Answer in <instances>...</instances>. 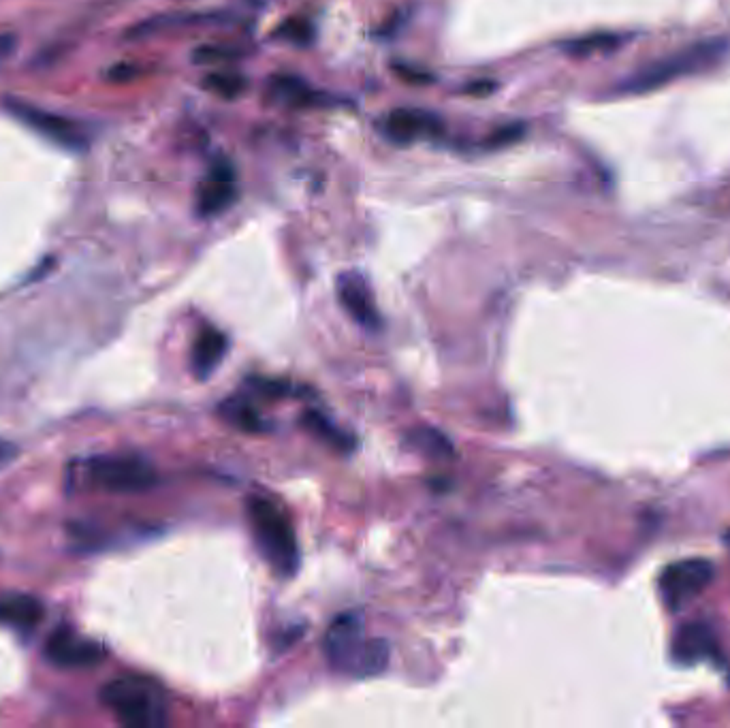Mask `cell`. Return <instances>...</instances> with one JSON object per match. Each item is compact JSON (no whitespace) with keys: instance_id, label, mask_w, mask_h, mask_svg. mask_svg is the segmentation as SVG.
Wrapping results in <instances>:
<instances>
[{"instance_id":"cell-1","label":"cell","mask_w":730,"mask_h":728,"mask_svg":"<svg viewBox=\"0 0 730 728\" xmlns=\"http://www.w3.org/2000/svg\"><path fill=\"white\" fill-rule=\"evenodd\" d=\"M323 650L333 669L357 679L380 675L389 667L391 658L389 643L365 637L361 617L355 613H342L331 622Z\"/></svg>"},{"instance_id":"cell-2","label":"cell","mask_w":730,"mask_h":728,"mask_svg":"<svg viewBox=\"0 0 730 728\" xmlns=\"http://www.w3.org/2000/svg\"><path fill=\"white\" fill-rule=\"evenodd\" d=\"M248 517L257 547L269 566L284 577L295 575L299 568L297 536L280 506L263 496H252L248 500Z\"/></svg>"},{"instance_id":"cell-3","label":"cell","mask_w":730,"mask_h":728,"mask_svg":"<svg viewBox=\"0 0 730 728\" xmlns=\"http://www.w3.org/2000/svg\"><path fill=\"white\" fill-rule=\"evenodd\" d=\"M101 699L120 722L133 728H161L169 718L165 694L146 677L111 679L103 686Z\"/></svg>"},{"instance_id":"cell-4","label":"cell","mask_w":730,"mask_h":728,"mask_svg":"<svg viewBox=\"0 0 730 728\" xmlns=\"http://www.w3.org/2000/svg\"><path fill=\"white\" fill-rule=\"evenodd\" d=\"M88 477L107 492H146L156 483V470L137 455H101L88 462Z\"/></svg>"},{"instance_id":"cell-5","label":"cell","mask_w":730,"mask_h":728,"mask_svg":"<svg viewBox=\"0 0 730 728\" xmlns=\"http://www.w3.org/2000/svg\"><path fill=\"white\" fill-rule=\"evenodd\" d=\"M724 50H726V43H720V41H707L701 45H694L686 52H679L677 56L664 58V60L656 62V65L639 71L624 84V90L626 92L654 90L662 84L673 82V79H677L681 75H688L698 69L709 67L713 60L724 54Z\"/></svg>"},{"instance_id":"cell-6","label":"cell","mask_w":730,"mask_h":728,"mask_svg":"<svg viewBox=\"0 0 730 728\" xmlns=\"http://www.w3.org/2000/svg\"><path fill=\"white\" fill-rule=\"evenodd\" d=\"M5 107L13 118H18L24 126H28L30 131H35L43 139L52 141L54 146H58L62 150H69V152L88 150V135L82 126L75 124L73 120L62 118L52 112H45V109L35 107V105L13 101V99H7Z\"/></svg>"},{"instance_id":"cell-7","label":"cell","mask_w":730,"mask_h":728,"mask_svg":"<svg viewBox=\"0 0 730 728\" xmlns=\"http://www.w3.org/2000/svg\"><path fill=\"white\" fill-rule=\"evenodd\" d=\"M716 577V566L703 558L673 562L660 575V594L671 611L684 609Z\"/></svg>"},{"instance_id":"cell-8","label":"cell","mask_w":730,"mask_h":728,"mask_svg":"<svg viewBox=\"0 0 730 728\" xmlns=\"http://www.w3.org/2000/svg\"><path fill=\"white\" fill-rule=\"evenodd\" d=\"M340 306L363 329H380V312L370 282L359 272H344L336 282Z\"/></svg>"},{"instance_id":"cell-9","label":"cell","mask_w":730,"mask_h":728,"mask_svg":"<svg viewBox=\"0 0 730 728\" xmlns=\"http://www.w3.org/2000/svg\"><path fill=\"white\" fill-rule=\"evenodd\" d=\"M47 658L62 669H86L99 664L103 647L69 628H60L47 641Z\"/></svg>"},{"instance_id":"cell-10","label":"cell","mask_w":730,"mask_h":728,"mask_svg":"<svg viewBox=\"0 0 730 728\" xmlns=\"http://www.w3.org/2000/svg\"><path fill=\"white\" fill-rule=\"evenodd\" d=\"M235 201V173L225 161H218L199 184L197 214L203 218L218 216Z\"/></svg>"},{"instance_id":"cell-11","label":"cell","mask_w":730,"mask_h":728,"mask_svg":"<svg viewBox=\"0 0 730 728\" xmlns=\"http://www.w3.org/2000/svg\"><path fill=\"white\" fill-rule=\"evenodd\" d=\"M673 658L681 664L703 662L707 658H718V641L707 624L694 622L679 628L673 639Z\"/></svg>"},{"instance_id":"cell-12","label":"cell","mask_w":730,"mask_h":728,"mask_svg":"<svg viewBox=\"0 0 730 728\" xmlns=\"http://www.w3.org/2000/svg\"><path fill=\"white\" fill-rule=\"evenodd\" d=\"M438 126V120L421 109H395L385 120V133L393 141L408 144V141L434 133Z\"/></svg>"},{"instance_id":"cell-13","label":"cell","mask_w":730,"mask_h":728,"mask_svg":"<svg viewBox=\"0 0 730 728\" xmlns=\"http://www.w3.org/2000/svg\"><path fill=\"white\" fill-rule=\"evenodd\" d=\"M227 348V334H222L216 327L201 329L193 346V372L197 378H208L218 368V363L225 359Z\"/></svg>"},{"instance_id":"cell-14","label":"cell","mask_w":730,"mask_h":728,"mask_svg":"<svg viewBox=\"0 0 730 728\" xmlns=\"http://www.w3.org/2000/svg\"><path fill=\"white\" fill-rule=\"evenodd\" d=\"M43 617V605L35 596L9 594L0 598V624L18 630L35 628Z\"/></svg>"},{"instance_id":"cell-15","label":"cell","mask_w":730,"mask_h":728,"mask_svg":"<svg viewBox=\"0 0 730 728\" xmlns=\"http://www.w3.org/2000/svg\"><path fill=\"white\" fill-rule=\"evenodd\" d=\"M222 413H225L227 421L240 427L244 432H261L263 430V419L257 413V408L244 402V400H227L222 402Z\"/></svg>"},{"instance_id":"cell-16","label":"cell","mask_w":730,"mask_h":728,"mask_svg":"<svg viewBox=\"0 0 730 728\" xmlns=\"http://www.w3.org/2000/svg\"><path fill=\"white\" fill-rule=\"evenodd\" d=\"M408 440L412 442V447L432 457L453 455V445L447 440V436L440 434L438 430H432V427H417Z\"/></svg>"},{"instance_id":"cell-17","label":"cell","mask_w":730,"mask_h":728,"mask_svg":"<svg viewBox=\"0 0 730 728\" xmlns=\"http://www.w3.org/2000/svg\"><path fill=\"white\" fill-rule=\"evenodd\" d=\"M203 86H205V90L218 94V97H222V99H235V97H240V94L246 90L248 82L242 75H237V73L218 71V73L205 75Z\"/></svg>"},{"instance_id":"cell-18","label":"cell","mask_w":730,"mask_h":728,"mask_svg":"<svg viewBox=\"0 0 730 728\" xmlns=\"http://www.w3.org/2000/svg\"><path fill=\"white\" fill-rule=\"evenodd\" d=\"M304 423L310 427V430H312L314 434H319V436H323L325 440H329L333 447L344 449V451H346L348 447H351V436H346L344 432H340L336 425H333L329 419H325L321 413H316V410H312V413H306Z\"/></svg>"},{"instance_id":"cell-19","label":"cell","mask_w":730,"mask_h":728,"mask_svg":"<svg viewBox=\"0 0 730 728\" xmlns=\"http://www.w3.org/2000/svg\"><path fill=\"white\" fill-rule=\"evenodd\" d=\"M617 45H620V39H617V35H598V37L570 41V43L564 45V50L568 54H573V56H587V54H594V52H609Z\"/></svg>"},{"instance_id":"cell-20","label":"cell","mask_w":730,"mask_h":728,"mask_svg":"<svg viewBox=\"0 0 730 728\" xmlns=\"http://www.w3.org/2000/svg\"><path fill=\"white\" fill-rule=\"evenodd\" d=\"M201 65H216V62H227V60H235L237 54L229 47H216V45H208V47H199L193 56Z\"/></svg>"},{"instance_id":"cell-21","label":"cell","mask_w":730,"mask_h":728,"mask_svg":"<svg viewBox=\"0 0 730 728\" xmlns=\"http://www.w3.org/2000/svg\"><path fill=\"white\" fill-rule=\"evenodd\" d=\"M280 35L295 43H308L312 39V26L304 20H291L280 28Z\"/></svg>"},{"instance_id":"cell-22","label":"cell","mask_w":730,"mask_h":728,"mask_svg":"<svg viewBox=\"0 0 730 728\" xmlns=\"http://www.w3.org/2000/svg\"><path fill=\"white\" fill-rule=\"evenodd\" d=\"M519 137H521L519 126H504V129L496 131L494 135L489 137V146L500 148V146H506V144H513V141H517Z\"/></svg>"},{"instance_id":"cell-23","label":"cell","mask_w":730,"mask_h":728,"mask_svg":"<svg viewBox=\"0 0 730 728\" xmlns=\"http://www.w3.org/2000/svg\"><path fill=\"white\" fill-rule=\"evenodd\" d=\"M15 455H18V447H15L13 442L0 438V468L15 460Z\"/></svg>"}]
</instances>
